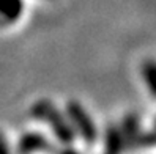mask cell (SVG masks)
Returning <instances> with one entry per match:
<instances>
[{
  "mask_svg": "<svg viewBox=\"0 0 156 154\" xmlns=\"http://www.w3.org/2000/svg\"><path fill=\"white\" fill-rule=\"evenodd\" d=\"M24 13V0H0V29L19 21Z\"/></svg>",
  "mask_w": 156,
  "mask_h": 154,
  "instance_id": "5b68a950",
  "label": "cell"
},
{
  "mask_svg": "<svg viewBox=\"0 0 156 154\" xmlns=\"http://www.w3.org/2000/svg\"><path fill=\"white\" fill-rule=\"evenodd\" d=\"M30 116L36 121L46 123L52 134L62 145H73L76 140V132L68 120V116L49 99H40L30 107Z\"/></svg>",
  "mask_w": 156,
  "mask_h": 154,
  "instance_id": "6da1fadb",
  "label": "cell"
},
{
  "mask_svg": "<svg viewBox=\"0 0 156 154\" xmlns=\"http://www.w3.org/2000/svg\"><path fill=\"white\" fill-rule=\"evenodd\" d=\"M142 77L147 88L156 98V61L154 60H147L142 65Z\"/></svg>",
  "mask_w": 156,
  "mask_h": 154,
  "instance_id": "52a82bcc",
  "label": "cell"
},
{
  "mask_svg": "<svg viewBox=\"0 0 156 154\" xmlns=\"http://www.w3.org/2000/svg\"><path fill=\"white\" fill-rule=\"evenodd\" d=\"M104 149L106 152H120L125 149L123 135L120 131V126L109 124L104 135Z\"/></svg>",
  "mask_w": 156,
  "mask_h": 154,
  "instance_id": "8992f818",
  "label": "cell"
},
{
  "mask_svg": "<svg viewBox=\"0 0 156 154\" xmlns=\"http://www.w3.org/2000/svg\"><path fill=\"white\" fill-rule=\"evenodd\" d=\"M19 152H35V151H55L57 148L52 146V143L40 132H25L21 135L19 142H17V148Z\"/></svg>",
  "mask_w": 156,
  "mask_h": 154,
  "instance_id": "277c9868",
  "label": "cell"
},
{
  "mask_svg": "<svg viewBox=\"0 0 156 154\" xmlns=\"http://www.w3.org/2000/svg\"><path fill=\"white\" fill-rule=\"evenodd\" d=\"M120 131L123 135V142H125V149L133 151L137 149L139 145V139H140V120L136 113H128L123 116L122 124H120Z\"/></svg>",
  "mask_w": 156,
  "mask_h": 154,
  "instance_id": "3957f363",
  "label": "cell"
},
{
  "mask_svg": "<svg viewBox=\"0 0 156 154\" xmlns=\"http://www.w3.org/2000/svg\"><path fill=\"white\" fill-rule=\"evenodd\" d=\"M8 151H10V146H8V143H6V140L3 137V134L0 132V154H2V152H8Z\"/></svg>",
  "mask_w": 156,
  "mask_h": 154,
  "instance_id": "ba28073f",
  "label": "cell"
},
{
  "mask_svg": "<svg viewBox=\"0 0 156 154\" xmlns=\"http://www.w3.org/2000/svg\"><path fill=\"white\" fill-rule=\"evenodd\" d=\"M154 129H156V120H154Z\"/></svg>",
  "mask_w": 156,
  "mask_h": 154,
  "instance_id": "9c48e42d",
  "label": "cell"
},
{
  "mask_svg": "<svg viewBox=\"0 0 156 154\" xmlns=\"http://www.w3.org/2000/svg\"><path fill=\"white\" fill-rule=\"evenodd\" d=\"M65 115L68 116L76 135H79L87 145H93L96 142L98 131H96L95 121L91 120L90 113L79 101H68L65 107Z\"/></svg>",
  "mask_w": 156,
  "mask_h": 154,
  "instance_id": "7a4b0ae2",
  "label": "cell"
}]
</instances>
